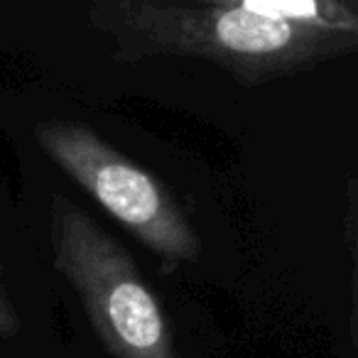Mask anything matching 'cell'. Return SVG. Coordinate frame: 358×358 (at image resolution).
I'll list each match as a JSON object with an SVG mask.
<instances>
[{
	"label": "cell",
	"mask_w": 358,
	"mask_h": 358,
	"mask_svg": "<svg viewBox=\"0 0 358 358\" xmlns=\"http://www.w3.org/2000/svg\"><path fill=\"white\" fill-rule=\"evenodd\" d=\"M50 248L110 358H182L172 322L133 253L64 194L50 199Z\"/></svg>",
	"instance_id": "7a4b0ae2"
},
{
	"label": "cell",
	"mask_w": 358,
	"mask_h": 358,
	"mask_svg": "<svg viewBox=\"0 0 358 358\" xmlns=\"http://www.w3.org/2000/svg\"><path fill=\"white\" fill-rule=\"evenodd\" d=\"M20 329H22L20 312H17L15 302H13L10 287L6 282V273H3V265H0V338L15 336Z\"/></svg>",
	"instance_id": "5b68a950"
},
{
	"label": "cell",
	"mask_w": 358,
	"mask_h": 358,
	"mask_svg": "<svg viewBox=\"0 0 358 358\" xmlns=\"http://www.w3.org/2000/svg\"><path fill=\"white\" fill-rule=\"evenodd\" d=\"M86 22L120 64L209 62L243 86L358 52V0H96Z\"/></svg>",
	"instance_id": "6da1fadb"
},
{
	"label": "cell",
	"mask_w": 358,
	"mask_h": 358,
	"mask_svg": "<svg viewBox=\"0 0 358 358\" xmlns=\"http://www.w3.org/2000/svg\"><path fill=\"white\" fill-rule=\"evenodd\" d=\"M35 143L110 219L167 263H194L201 238L167 187L79 120L52 118L35 128Z\"/></svg>",
	"instance_id": "3957f363"
},
{
	"label": "cell",
	"mask_w": 358,
	"mask_h": 358,
	"mask_svg": "<svg viewBox=\"0 0 358 358\" xmlns=\"http://www.w3.org/2000/svg\"><path fill=\"white\" fill-rule=\"evenodd\" d=\"M351 211V248H353V280H351V343L358 358V196H353Z\"/></svg>",
	"instance_id": "277c9868"
}]
</instances>
